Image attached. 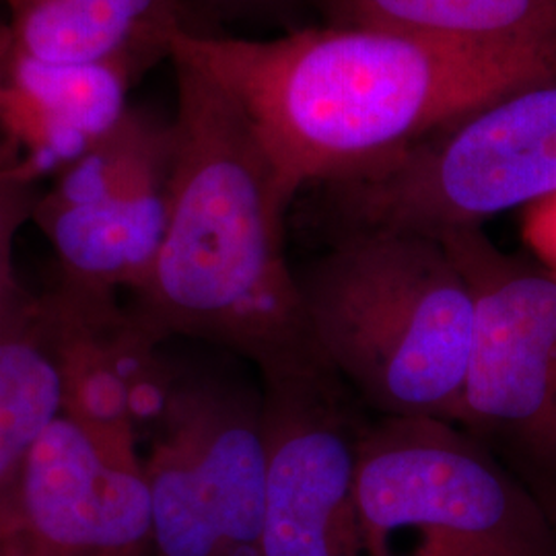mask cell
I'll use <instances>...</instances> for the list:
<instances>
[{"mask_svg":"<svg viewBox=\"0 0 556 556\" xmlns=\"http://www.w3.org/2000/svg\"><path fill=\"white\" fill-rule=\"evenodd\" d=\"M172 60L236 100L293 200L390 160L478 105L556 80V43L462 48L365 25L273 40L184 29Z\"/></svg>","mask_w":556,"mask_h":556,"instance_id":"obj_1","label":"cell"},{"mask_svg":"<svg viewBox=\"0 0 556 556\" xmlns=\"http://www.w3.org/2000/svg\"><path fill=\"white\" fill-rule=\"evenodd\" d=\"M186 9L199 4L215 20H239L254 15H273L295 0H184Z\"/></svg>","mask_w":556,"mask_h":556,"instance_id":"obj_17","label":"cell"},{"mask_svg":"<svg viewBox=\"0 0 556 556\" xmlns=\"http://www.w3.org/2000/svg\"><path fill=\"white\" fill-rule=\"evenodd\" d=\"M334 238L441 239L556 194V80L478 105L355 176L321 184Z\"/></svg>","mask_w":556,"mask_h":556,"instance_id":"obj_4","label":"cell"},{"mask_svg":"<svg viewBox=\"0 0 556 556\" xmlns=\"http://www.w3.org/2000/svg\"><path fill=\"white\" fill-rule=\"evenodd\" d=\"M13 40L38 59L142 79L190 29L184 0H2Z\"/></svg>","mask_w":556,"mask_h":556,"instance_id":"obj_12","label":"cell"},{"mask_svg":"<svg viewBox=\"0 0 556 556\" xmlns=\"http://www.w3.org/2000/svg\"><path fill=\"white\" fill-rule=\"evenodd\" d=\"M357 498L369 556H556V526L536 498L447 420L365 425Z\"/></svg>","mask_w":556,"mask_h":556,"instance_id":"obj_5","label":"cell"},{"mask_svg":"<svg viewBox=\"0 0 556 556\" xmlns=\"http://www.w3.org/2000/svg\"><path fill=\"white\" fill-rule=\"evenodd\" d=\"M326 25H365L462 48L556 43V0H318Z\"/></svg>","mask_w":556,"mask_h":556,"instance_id":"obj_14","label":"cell"},{"mask_svg":"<svg viewBox=\"0 0 556 556\" xmlns=\"http://www.w3.org/2000/svg\"><path fill=\"white\" fill-rule=\"evenodd\" d=\"M66 319L59 301L29 295L0 319V540H13L25 462L66 396Z\"/></svg>","mask_w":556,"mask_h":556,"instance_id":"obj_13","label":"cell"},{"mask_svg":"<svg viewBox=\"0 0 556 556\" xmlns=\"http://www.w3.org/2000/svg\"><path fill=\"white\" fill-rule=\"evenodd\" d=\"M441 241L477 301L459 427L556 526V275L498 250L482 227Z\"/></svg>","mask_w":556,"mask_h":556,"instance_id":"obj_6","label":"cell"},{"mask_svg":"<svg viewBox=\"0 0 556 556\" xmlns=\"http://www.w3.org/2000/svg\"><path fill=\"white\" fill-rule=\"evenodd\" d=\"M135 75L68 66L21 48L0 20V181L56 176L128 112Z\"/></svg>","mask_w":556,"mask_h":556,"instance_id":"obj_11","label":"cell"},{"mask_svg":"<svg viewBox=\"0 0 556 556\" xmlns=\"http://www.w3.org/2000/svg\"><path fill=\"white\" fill-rule=\"evenodd\" d=\"M176 71L167 229L126 312L149 337L250 361L264 386H342L309 332L285 256L293 199L236 100L188 62Z\"/></svg>","mask_w":556,"mask_h":556,"instance_id":"obj_2","label":"cell"},{"mask_svg":"<svg viewBox=\"0 0 556 556\" xmlns=\"http://www.w3.org/2000/svg\"><path fill=\"white\" fill-rule=\"evenodd\" d=\"M172 167V119L128 108L108 135L56 174L31 219L59 260V289L118 298L119 289L139 287L167 229Z\"/></svg>","mask_w":556,"mask_h":556,"instance_id":"obj_8","label":"cell"},{"mask_svg":"<svg viewBox=\"0 0 556 556\" xmlns=\"http://www.w3.org/2000/svg\"><path fill=\"white\" fill-rule=\"evenodd\" d=\"M521 239L538 264L556 275V194L523 208Z\"/></svg>","mask_w":556,"mask_h":556,"instance_id":"obj_16","label":"cell"},{"mask_svg":"<svg viewBox=\"0 0 556 556\" xmlns=\"http://www.w3.org/2000/svg\"><path fill=\"white\" fill-rule=\"evenodd\" d=\"M38 199L34 186L0 181V319L25 298L13 270V243L21 225L34 217Z\"/></svg>","mask_w":556,"mask_h":556,"instance_id":"obj_15","label":"cell"},{"mask_svg":"<svg viewBox=\"0 0 556 556\" xmlns=\"http://www.w3.org/2000/svg\"><path fill=\"white\" fill-rule=\"evenodd\" d=\"M344 386H264V556H369Z\"/></svg>","mask_w":556,"mask_h":556,"instance_id":"obj_10","label":"cell"},{"mask_svg":"<svg viewBox=\"0 0 556 556\" xmlns=\"http://www.w3.org/2000/svg\"><path fill=\"white\" fill-rule=\"evenodd\" d=\"M295 277L321 357L379 418L462 422L477 301L441 239L340 236Z\"/></svg>","mask_w":556,"mask_h":556,"instance_id":"obj_3","label":"cell"},{"mask_svg":"<svg viewBox=\"0 0 556 556\" xmlns=\"http://www.w3.org/2000/svg\"><path fill=\"white\" fill-rule=\"evenodd\" d=\"M0 556H20L11 540H0Z\"/></svg>","mask_w":556,"mask_h":556,"instance_id":"obj_18","label":"cell"},{"mask_svg":"<svg viewBox=\"0 0 556 556\" xmlns=\"http://www.w3.org/2000/svg\"><path fill=\"white\" fill-rule=\"evenodd\" d=\"M144 466L153 556H264L262 396L174 374Z\"/></svg>","mask_w":556,"mask_h":556,"instance_id":"obj_7","label":"cell"},{"mask_svg":"<svg viewBox=\"0 0 556 556\" xmlns=\"http://www.w3.org/2000/svg\"><path fill=\"white\" fill-rule=\"evenodd\" d=\"M13 544L20 556H153L139 439L56 418L25 462Z\"/></svg>","mask_w":556,"mask_h":556,"instance_id":"obj_9","label":"cell"}]
</instances>
